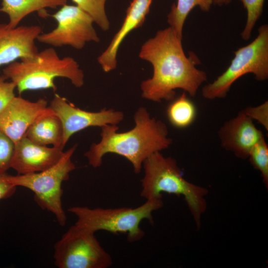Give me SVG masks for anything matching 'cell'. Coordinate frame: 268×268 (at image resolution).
Returning <instances> with one entry per match:
<instances>
[{"label":"cell","mask_w":268,"mask_h":268,"mask_svg":"<svg viewBox=\"0 0 268 268\" xmlns=\"http://www.w3.org/2000/svg\"><path fill=\"white\" fill-rule=\"evenodd\" d=\"M182 40L168 27L158 31L142 45L139 57L149 62L153 67L152 77L140 85L143 98L157 102L171 101L177 89L194 97L207 80L206 73L196 67L201 64L200 59L192 51L188 56L186 55Z\"/></svg>","instance_id":"cell-1"},{"label":"cell","mask_w":268,"mask_h":268,"mask_svg":"<svg viewBox=\"0 0 268 268\" xmlns=\"http://www.w3.org/2000/svg\"><path fill=\"white\" fill-rule=\"evenodd\" d=\"M134 127L123 133L117 132L116 125L102 127L101 140L94 143L85 153L89 164L93 168L100 167L103 156L114 153L127 159L134 171L139 173L145 160L151 154L168 148L171 138L168 137L166 125L151 118L147 109L139 107L134 115Z\"/></svg>","instance_id":"cell-2"},{"label":"cell","mask_w":268,"mask_h":268,"mask_svg":"<svg viewBox=\"0 0 268 268\" xmlns=\"http://www.w3.org/2000/svg\"><path fill=\"white\" fill-rule=\"evenodd\" d=\"M2 72L15 84L19 94L30 90H56L55 80L59 77L67 78L76 87L84 84V73L78 63L71 57L61 58L53 47L7 65Z\"/></svg>","instance_id":"cell-3"},{"label":"cell","mask_w":268,"mask_h":268,"mask_svg":"<svg viewBox=\"0 0 268 268\" xmlns=\"http://www.w3.org/2000/svg\"><path fill=\"white\" fill-rule=\"evenodd\" d=\"M140 196L147 200L162 199V193L183 196L197 227L207 207V190L192 183L183 176L175 159L160 152L149 155L144 161Z\"/></svg>","instance_id":"cell-4"},{"label":"cell","mask_w":268,"mask_h":268,"mask_svg":"<svg viewBox=\"0 0 268 268\" xmlns=\"http://www.w3.org/2000/svg\"><path fill=\"white\" fill-rule=\"evenodd\" d=\"M163 206L162 199L147 200L134 208H89L74 206L68 211L77 218L75 224L95 233L100 230L114 234L127 233L130 242L140 240L144 235L140 227L141 222L147 219L153 222L152 213Z\"/></svg>","instance_id":"cell-5"},{"label":"cell","mask_w":268,"mask_h":268,"mask_svg":"<svg viewBox=\"0 0 268 268\" xmlns=\"http://www.w3.org/2000/svg\"><path fill=\"white\" fill-rule=\"evenodd\" d=\"M76 147L75 144L64 151L58 162L42 171L15 176L9 175V181L15 186L31 190L37 204L43 209L52 213L62 226L65 225L67 219L62 204V185L68 179L70 173L75 169L71 158Z\"/></svg>","instance_id":"cell-6"},{"label":"cell","mask_w":268,"mask_h":268,"mask_svg":"<svg viewBox=\"0 0 268 268\" xmlns=\"http://www.w3.org/2000/svg\"><path fill=\"white\" fill-rule=\"evenodd\" d=\"M252 73L256 79L268 78V26L261 25L257 37L248 45L234 52L226 70L212 82L204 86L202 96L213 100L225 97L232 84L245 74Z\"/></svg>","instance_id":"cell-7"},{"label":"cell","mask_w":268,"mask_h":268,"mask_svg":"<svg viewBox=\"0 0 268 268\" xmlns=\"http://www.w3.org/2000/svg\"><path fill=\"white\" fill-rule=\"evenodd\" d=\"M93 231L75 224L54 245L55 265L59 268H107L111 255Z\"/></svg>","instance_id":"cell-8"},{"label":"cell","mask_w":268,"mask_h":268,"mask_svg":"<svg viewBox=\"0 0 268 268\" xmlns=\"http://www.w3.org/2000/svg\"><path fill=\"white\" fill-rule=\"evenodd\" d=\"M57 22L51 31L42 33L37 40L54 47L68 46L82 49L86 43L99 42L92 18L76 5L66 4L50 15Z\"/></svg>","instance_id":"cell-9"},{"label":"cell","mask_w":268,"mask_h":268,"mask_svg":"<svg viewBox=\"0 0 268 268\" xmlns=\"http://www.w3.org/2000/svg\"><path fill=\"white\" fill-rule=\"evenodd\" d=\"M62 123L63 145L75 133L89 127L116 125L124 119L123 113L112 109L89 112L76 107L59 94H55L49 106Z\"/></svg>","instance_id":"cell-10"},{"label":"cell","mask_w":268,"mask_h":268,"mask_svg":"<svg viewBox=\"0 0 268 268\" xmlns=\"http://www.w3.org/2000/svg\"><path fill=\"white\" fill-rule=\"evenodd\" d=\"M48 107L44 99L31 101L15 96L0 114V130L15 144Z\"/></svg>","instance_id":"cell-11"},{"label":"cell","mask_w":268,"mask_h":268,"mask_svg":"<svg viewBox=\"0 0 268 268\" xmlns=\"http://www.w3.org/2000/svg\"><path fill=\"white\" fill-rule=\"evenodd\" d=\"M42 29L37 25L10 27L0 24V67L19 60L31 58L39 52L36 45Z\"/></svg>","instance_id":"cell-12"},{"label":"cell","mask_w":268,"mask_h":268,"mask_svg":"<svg viewBox=\"0 0 268 268\" xmlns=\"http://www.w3.org/2000/svg\"><path fill=\"white\" fill-rule=\"evenodd\" d=\"M63 149L38 144L24 135L14 144L10 168L19 175L42 171L59 161L64 153Z\"/></svg>","instance_id":"cell-13"},{"label":"cell","mask_w":268,"mask_h":268,"mask_svg":"<svg viewBox=\"0 0 268 268\" xmlns=\"http://www.w3.org/2000/svg\"><path fill=\"white\" fill-rule=\"evenodd\" d=\"M218 136L222 147L243 159L248 158L252 148L264 136L243 111L223 124Z\"/></svg>","instance_id":"cell-14"},{"label":"cell","mask_w":268,"mask_h":268,"mask_svg":"<svg viewBox=\"0 0 268 268\" xmlns=\"http://www.w3.org/2000/svg\"><path fill=\"white\" fill-rule=\"evenodd\" d=\"M152 0H132L119 31L105 51L97 58L104 71L109 72L117 66L119 47L127 36L133 30L141 26L148 13Z\"/></svg>","instance_id":"cell-15"},{"label":"cell","mask_w":268,"mask_h":268,"mask_svg":"<svg viewBox=\"0 0 268 268\" xmlns=\"http://www.w3.org/2000/svg\"><path fill=\"white\" fill-rule=\"evenodd\" d=\"M25 136L39 145L64 147L62 123L49 106L30 126Z\"/></svg>","instance_id":"cell-16"},{"label":"cell","mask_w":268,"mask_h":268,"mask_svg":"<svg viewBox=\"0 0 268 268\" xmlns=\"http://www.w3.org/2000/svg\"><path fill=\"white\" fill-rule=\"evenodd\" d=\"M67 3V0H1L0 12L9 18L8 26L13 28L29 14L42 11L47 8H56Z\"/></svg>","instance_id":"cell-17"},{"label":"cell","mask_w":268,"mask_h":268,"mask_svg":"<svg viewBox=\"0 0 268 268\" xmlns=\"http://www.w3.org/2000/svg\"><path fill=\"white\" fill-rule=\"evenodd\" d=\"M212 4V0H177V3L173 4L171 7L167 21L169 27L182 39L184 24L190 11L198 6L201 11L207 12Z\"/></svg>","instance_id":"cell-18"},{"label":"cell","mask_w":268,"mask_h":268,"mask_svg":"<svg viewBox=\"0 0 268 268\" xmlns=\"http://www.w3.org/2000/svg\"><path fill=\"white\" fill-rule=\"evenodd\" d=\"M194 103L184 92L168 105L166 114L170 124L177 128L183 129L190 126L196 116Z\"/></svg>","instance_id":"cell-19"},{"label":"cell","mask_w":268,"mask_h":268,"mask_svg":"<svg viewBox=\"0 0 268 268\" xmlns=\"http://www.w3.org/2000/svg\"><path fill=\"white\" fill-rule=\"evenodd\" d=\"M93 19L103 31L109 29L110 23L105 11V3L107 0H71Z\"/></svg>","instance_id":"cell-20"},{"label":"cell","mask_w":268,"mask_h":268,"mask_svg":"<svg viewBox=\"0 0 268 268\" xmlns=\"http://www.w3.org/2000/svg\"><path fill=\"white\" fill-rule=\"evenodd\" d=\"M248 158L254 167L261 173L263 181L268 187V146L264 136L252 148Z\"/></svg>","instance_id":"cell-21"},{"label":"cell","mask_w":268,"mask_h":268,"mask_svg":"<svg viewBox=\"0 0 268 268\" xmlns=\"http://www.w3.org/2000/svg\"><path fill=\"white\" fill-rule=\"evenodd\" d=\"M247 11L245 26L242 32L241 38L246 41L251 36L255 24L261 16L265 0H239Z\"/></svg>","instance_id":"cell-22"},{"label":"cell","mask_w":268,"mask_h":268,"mask_svg":"<svg viewBox=\"0 0 268 268\" xmlns=\"http://www.w3.org/2000/svg\"><path fill=\"white\" fill-rule=\"evenodd\" d=\"M14 148V143L0 130V175L10 168Z\"/></svg>","instance_id":"cell-23"},{"label":"cell","mask_w":268,"mask_h":268,"mask_svg":"<svg viewBox=\"0 0 268 268\" xmlns=\"http://www.w3.org/2000/svg\"><path fill=\"white\" fill-rule=\"evenodd\" d=\"M3 74L0 75V114L10 101L15 96V84L11 81H6Z\"/></svg>","instance_id":"cell-24"},{"label":"cell","mask_w":268,"mask_h":268,"mask_svg":"<svg viewBox=\"0 0 268 268\" xmlns=\"http://www.w3.org/2000/svg\"><path fill=\"white\" fill-rule=\"evenodd\" d=\"M251 119L257 121L268 130V102H265L256 107H248L242 110Z\"/></svg>","instance_id":"cell-25"},{"label":"cell","mask_w":268,"mask_h":268,"mask_svg":"<svg viewBox=\"0 0 268 268\" xmlns=\"http://www.w3.org/2000/svg\"><path fill=\"white\" fill-rule=\"evenodd\" d=\"M16 187L9 179V175H0V200L11 197L15 192Z\"/></svg>","instance_id":"cell-26"},{"label":"cell","mask_w":268,"mask_h":268,"mask_svg":"<svg viewBox=\"0 0 268 268\" xmlns=\"http://www.w3.org/2000/svg\"><path fill=\"white\" fill-rule=\"evenodd\" d=\"M213 4L219 6L228 5L231 2V0H212Z\"/></svg>","instance_id":"cell-27"}]
</instances>
